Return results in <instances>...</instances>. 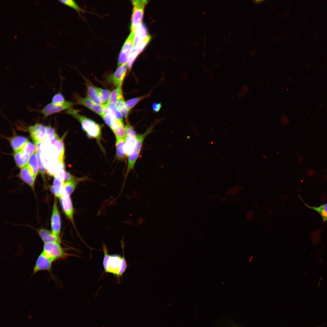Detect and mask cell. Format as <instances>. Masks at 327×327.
Segmentation results:
<instances>
[{
    "label": "cell",
    "mask_w": 327,
    "mask_h": 327,
    "mask_svg": "<svg viewBox=\"0 0 327 327\" xmlns=\"http://www.w3.org/2000/svg\"><path fill=\"white\" fill-rule=\"evenodd\" d=\"M151 39L149 35L145 39L138 42L134 45L129 56L127 62L128 68L130 70L132 66L133 63L138 55L144 49Z\"/></svg>",
    "instance_id": "cell-9"
},
{
    "label": "cell",
    "mask_w": 327,
    "mask_h": 327,
    "mask_svg": "<svg viewBox=\"0 0 327 327\" xmlns=\"http://www.w3.org/2000/svg\"><path fill=\"white\" fill-rule=\"evenodd\" d=\"M133 6L131 18V32H134L137 28L141 24L144 9L148 1L146 0L131 1Z\"/></svg>",
    "instance_id": "cell-3"
},
{
    "label": "cell",
    "mask_w": 327,
    "mask_h": 327,
    "mask_svg": "<svg viewBox=\"0 0 327 327\" xmlns=\"http://www.w3.org/2000/svg\"><path fill=\"white\" fill-rule=\"evenodd\" d=\"M134 32H131L124 44L119 56L118 67L127 63L129 56L134 46Z\"/></svg>",
    "instance_id": "cell-5"
},
{
    "label": "cell",
    "mask_w": 327,
    "mask_h": 327,
    "mask_svg": "<svg viewBox=\"0 0 327 327\" xmlns=\"http://www.w3.org/2000/svg\"><path fill=\"white\" fill-rule=\"evenodd\" d=\"M115 146L116 159L126 162L127 156L125 148V138H116Z\"/></svg>",
    "instance_id": "cell-14"
},
{
    "label": "cell",
    "mask_w": 327,
    "mask_h": 327,
    "mask_svg": "<svg viewBox=\"0 0 327 327\" xmlns=\"http://www.w3.org/2000/svg\"><path fill=\"white\" fill-rule=\"evenodd\" d=\"M64 136L62 138H60L57 135L53 139L50 140L51 144H53L56 148L58 153V159L60 163L64 162V147L63 141Z\"/></svg>",
    "instance_id": "cell-16"
},
{
    "label": "cell",
    "mask_w": 327,
    "mask_h": 327,
    "mask_svg": "<svg viewBox=\"0 0 327 327\" xmlns=\"http://www.w3.org/2000/svg\"><path fill=\"white\" fill-rule=\"evenodd\" d=\"M74 104L73 102L67 101L59 105L54 104L50 103L45 106L40 110V112L43 115L44 117H46L52 114L71 108Z\"/></svg>",
    "instance_id": "cell-6"
},
{
    "label": "cell",
    "mask_w": 327,
    "mask_h": 327,
    "mask_svg": "<svg viewBox=\"0 0 327 327\" xmlns=\"http://www.w3.org/2000/svg\"><path fill=\"white\" fill-rule=\"evenodd\" d=\"M29 155L25 154L22 149L15 152L14 158L17 166L22 168L27 165Z\"/></svg>",
    "instance_id": "cell-19"
},
{
    "label": "cell",
    "mask_w": 327,
    "mask_h": 327,
    "mask_svg": "<svg viewBox=\"0 0 327 327\" xmlns=\"http://www.w3.org/2000/svg\"><path fill=\"white\" fill-rule=\"evenodd\" d=\"M111 129L116 138H125L126 131L123 122L116 119Z\"/></svg>",
    "instance_id": "cell-23"
},
{
    "label": "cell",
    "mask_w": 327,
    "mask_h": 327,
    "mask_svg": "<svg viewBox=\"0 0 327 327\" xmlns=\"http://www.w3.org/2000/svg\"><path fill=\"white\" fill-rule=\"evenodd\" d=\"M82 179H77L64 182L62 189V194L70 196L76 187L78 183Z\"/></svg>",
    "instance_id": "cell-24"
},
{
    "label": "cell",
    "mask_w": 327,
    "mask_h": 327,
    "mask_svg": "<svg viewBox=\"0 0 327 327\" xmlns=\"http://www.w3.org/2000/svg\"><path fill=\"white\" fill-rule=\"evenodd\" d=\"M126 135L137 136V135L133 127L128 123L125 127Z\"/></svg>",
    "instance_id": "cell-41"
},
{
    "label": "cell",
    "mask_w": 327,
    "mask_h": 327,
    "mask_svg": "<svg viewBox=\"0 0 327 327\" xmlns=\"http://www.w3.org/2000/svg\"><path fill=\"white\" fill-rule=\"evenodd\" d=\"M253 256H251V257L249 259V262H251L252 261V260L253 259Z\"/></svg>",
    "instance_id": "cell-45"
},
{
    "label": "cell",
    "mask_w": 327,
    "mask_h": 327,
    "mask_svg": "<svg viewBox=\"0 0 327 327\" xmlns=\"http://www.w3.org/2000/svg\"><path fill=\"white\" fill-rule=\"evenodd\" d=\"M122 116L125 118L127 123L128 122V118L129 114V111L126 106L122 107L119 110Z\"/></svg>",
    "instance_id": "cell-42"
},
{
    "label": "cell",
    "mask_w": 327,
    "mask_h": 327,
    "mask_svg": "<svg viewBox=\"0 0 327 327\" xmlns=\"http://www.w3.org/2000/svg\"><path fill=\"white\" fill-rule=\"evenodd\" d=\"M105 123L111 129L116 119L110 112L104 114L101 117Z\"/></svg>",
    "instance_id": "cell-33"
},
{
    "label": "cell",
    "mask_w": 327,
    "mask_h": 327,
    "mask_svg": "<svg viewBox=\"0 0 327 327\" xmlns=\"http://www.w3.org/2000/svg\"><path fill=\"white\" fill-rule=\"evenodd\" d=\"M28 142L27 138L21 136H17L10 141L11 145L15 152L21 149Z\"/></svg>",
    "instance_id": "cell-22"
},
{
    "label": "cell",
    "mask_w": 327,
    "mask_h": 327,
    "mask_svg": "<svg viewBox=\"0 0 327 327\" xmlns=\"http://www.w3.org/2000/svg\"><path fill=\"white\" fill-rule=\"evenodd\" d=\"M64 183L63 180L54 176L53 184L51 190L52 193L55 197L60 198L61 196Z\"/></svg>",
    "instance_id": "cell-25"
},
{
    "label": "cell",
    "mask_w": 327,
    "mask_h": 327,
    "mask_svg": "<svg viewBox=\"0 0 327 327\" xmlns=\"http://www.w3.org/2000/svg\"><path fill=\"white\" fill-rule=\"evenodd\" d=\"M137 136L126 135L125 148L127 156L132 153L135 147L137 141Z\"/></svg>",
    "instance_id": "cell-26"
},
{
    "label": "cell",
    "mask_w": 327,
    "mask_h": 327,
    "mask_svg": "<svg viewBox=\"0 0 327 327\" xmlns=\"http://www.w3.org/2000/svg\"><path fill=\"white\" fill-rule=\"evenodd\" d=\"M99 96L101 99V104L107 105L109 101L111 94V91L106 89L97 88Z\"/></svg>",
    "instance_id": "cell-30"
},
{
    "label": "cell",
    "mask_w": 327,
    "mask_h": 327,
    "mask_svg": "<svg viewBox=\"0 0 327 327\" xmlns=\"http://www.w3.org/2000/svg\"><path fill=\"white\" fill-rule=\"evenodd\" d=\"M36 152L30 156L27 164L36 177L37 175L38 170V166Z\"/></svg>",
    "instance_id": "cell-27"
},
{
    "label": "cell",
    "mask_w": 327,
    "mask_h": 327,
    "mask_svg": "<svg viewBox=\"0 0 327 327\" xmlns=\"http://www.w3.org/2000/svg\"><path fill=\"white\" fill-rule=\"evenodd\" d=\"M149 35L145 25L144 24H141L137 28L134 32V46Z\"/></svg>",
    "instance_id": "cell-18"
},
{
    "label": "cell",
    "mask_w": 327,
    "mask_h": 327,
    "mask_svg": "<svg viewBox=\"0 0 327 327\" xmlns=\"http://www.w3.org/2000/svg\"><path fill=\"white\" fill-rule=\"evenodd\" d=\"M53 261L42 252L37 259L33 268V273L42 270L50 271Z\"/></svg>",
    "instance_id": "cell-11"
},
{
    "label": "cell",
    "mask_w": 327,
    "mask_h": 327,
    "mask_svg": "<svg viewBox=\"0 0 327 327\" xmlns=\"http://www.w3.org/2000/svg\"><path fill=\"white\" fill-rule=\"evenodd\" d=\"M65 113L72 116L80 123L82 129L87 137L96 139L99 142L101 138L102 125L92 120L79 114L78 110L70 108Z\"/></svg>",
    "instance_id": "cell-1"
},
{
    "label": "cell",
    "mask_w": 327,
    "mask_h": 327,
    "mask_svg": "<svg viewBox=\"0 0 327 327\" xmlns=\"http://www.w3.org/2000/svg\"><path fill=\"white\" fill-rule=\"evenodd\" d=\"M51 232L57 237L60 238L61 228V220L60 213L56 199L53 206L51 218Z\"/></svg>",
    "instance_id": "cell-10"
},
{
    "label": "cell",
    "mask_w": 327,
    "mask_h": 327,
    "mask_svg": "<svg viewBox=\"0 0 327 327\" xmlns=\"http://www.w3.org/2000/svg\"><path fill=\"white\" fill-rule=\"evenodd\" d=\"M65 101L63 95L61 93L59 92L53 96L51 103L54 104L59 105L64 103Z\"/></svg>",
    "instance_id": "cell-35"
},
{
    "label": "cell",
    "mask_w": 327,
    "mask_h": 327,
    "mask_svg": "<svg viewBox=\"0 0 327 327\" xmlns=\"http://www.w3.org/2000/svg\"><path fill=\"white\" fill-rule=\"evenodd\" d=\"M78 178H76L74 177L69 172H67L66 171H65L64 175V182L68 181L76 180L78 179Z\"/></svg>",
    "instance_id": "cell-43"
},
{
    "label": "cell",
    "mask_w": 327,
    "mask_h": 327,
    "mask_svg": "<svg viewBox=\"0 0 327 327\" xmlns=\"http://www.w3.org/2000/svg\"><path fill=\"white\" fill-rule=\"evenodd\" d=\"M123 98L121 86L117 87L111 92L108 104L112 103L116 104L118 100Z\"/></svg>",
    "instance_id": "cell-28"
},
{
    "label": "cell",
    "mask_w": 327,
    "mask_h": 327,
    "mask_svg": "<svg viewBox=\"0 0 327 327\" xmlns=\"http://www.w3.org/2000/svg\"><path fill=\"white\" fill-rule=\"evenodd\" d=\"M19 176L24 182L32 188H34L36 177L27 165L21 168L19 173Z\"/></svg>",
    "instance_id": "cell-15"
},
{
    "label": "cell",
    "mask_w": 327,
    "mask_h": 327,
    "mask_svg": "<svg viewBox=\"0 0 327 327\" xmlns=\"http://www.w3.org/2000/svg\"><path fill=\"white\" fill-rule=\"evenodd\" d=\"M87 88L88 97L94 103L101 104V99L97 88L88 81L86 82Z\"/></svg>",
    "instance_id": "cell-17"
},
{
    "label": "cell",
    "mask_w": 327,
    "mask_h": 327,
    "mask_svg": "<svg viewBox=\"0 0 327 327\" xmlns=\"http://www.w3.org/2000/svg\"><path fill=\"white\" fill-rule=\"evenodd\" d=\"M153 126L149 128L144 133L137 134L136 144L133 151L127 156L128 165L126 177L130 171L134 169L135 163L140 155L143 142L146 137L152 131Z\"/></svg>",
    "instance_id": "cell-2"
},
{
    "label": "cell",
    "mask_w": 327,
    "mask_h": 327,
    "mask_svg": "<svg viewBox=\"0 0 327 327\" xmlns=\"http://www.w3.org/2000/svg\"><path fill=\"white\" fill-rule=\"evenodd\" d=\"M301 199H302L301 198ZM305 206L309 209L316 212L322 218L323 223L327 222V203L319 206H311L302 200Z\"/></svg>",
    "instance_id": "cell-20"
},
{
    "label": "cell",
    "mask_w": 327,
    "mask_h": 327,
    "mask_svg": "<svg viewBox=\"0 0 327 327\" xmlns=\"http://www.w3.org/2000/svg\"><path fill=\"white\" fill-rule=\"evenodd\" d=\"M22 149L24 153L29 156L37 151L36 146L30 141H28Z\"/></svg>",
    "instance_id": "cell-31"
},
{
    "label": "cell",
    "mask_w": 327,
    "mask_h": 327,
    "mask_svg": "<svg viewBox=\"0 0 327 327\" xmlns=\"http://www.w3.org/2000/svg\"><path fill=\"white\" fill-rule=\"evenodd\" d=\"M91 110L101 117L104 114V106L101 104L94 103Z\"/></svg>",
    "instance_id": "cell-39"
},
{
    "label": "cell",
    "mask_w": 327,
    "mask_h": 327,
    "mask_svg": "<svg viewBox=\"0 0 327 327\" xmlns=\"http://www.w3.org/2000/svg\"><path fill=\"white\" fill-rule=\"evenodd\" d=\"M150 93H148L147 94L139 97H136L130 99L125 102V105L128 110L130 111L140 101L144 99L149 97L150 96Z\"/></svg>",
    "instance_id": "cell-29"
},
{
    "label": "cell",
    "mask_w": 327,
    "mask_h": 327,
    "mask_svg": "<svg viewBox=\"0 0 327 327\" xmlns=\"http://www.w3.org/2000/svg\"><path fill=\"white\" fill-rule=\"evenodd\" d=\"M41 150H38L36 152L37 156L38 166V169L39 172L43 175H44L46 172V170L44 167L43 164L41 155Z\"/></svg>",
    "instance_id": "cell-36"
},
{
    "label": "cell",
    "mask_w": 327,
    "mask_h": 327,
    "mask_svg": "<svg viewBox=\"0 0 327 327\" xmlns=\"http://www.w3.org/2000/svg\"><path fill=\"white\" fill-rule=\"evenodd\" d=\"M122 248L123 250V255L122 257V260L121 266L119 273L117 277H119L122 276L123 274L125 271L128 265L124 256V243L121 244Z\"/></svg>",
    "instance_id": "cell-34"
},
{
    "label": "cell",
    "mask_w": 327,
    "mask_h": 327,
    "mask_svg": "<svg viewBox=\"0 0 327 327\" xmlns=\"http://www.w3.org/2000/svg\"><path fill=\"white\" fill-rule=\"evenodd\" d=\"M61 3L74 9L78 11H82L83 10L77 5L76 2L72 0H59Z\"/></svg>",
    "instance_id": "cell-38"
},
{
    "label": "cell",
    "mask_w": 327,
    "mask_h": 327,
    "mask_svg": "<svg viewBox=\"0 0 327 327\" xmlns=\"http://www.w3.org/2000/svg\"><path fill=\"white\" fill-rule=\"evenodd\" d=\"M128 68L127 63L119 66L114 73L108 78L109 82L117 87L121 86Z\"/></svg>",
    "instance_id": "cell-8"
},
{
    "label": "cell",
    "mask_w": 327,
    "mask_h": 327,
    "mask_svg": "<svg viewBox=\"0 0 327 327\" xmlns=\"http://www.w3.org/2000/svg\"><path fill=\"white\" fill-rule=\"evenodd\" d=\"M78 103L91 110L94 103L88 96L84 97H79L77 99Z\"/></svg>",
    "instance_id": "cell-32"
},
{
    "label": "cell",
    "mask_w": 327,
    "mask_h": 327,
    "mask_svg": "<svg viewBox=\"0 0 327 327\" xmlns=\"http://www.w3.org/2000/svg\"><path fill=\"white\" fill-rule=\"evenodd\" d=\"M59 198L64 213L71 221L73 222L74 209L70 196L62 194Z\"/></svg>",
    "instance_id": "cell-12"
},
{
    "label": "cell",
    "mask_w": 327,
    "mask_h": 327,
    "mask_svg": "<svg viewBox=\"0 0 327 327\" xmlns=\"http://www.w3.org/2000/svg\"><path fill=\"white\" fill-rule=\"evenodd\" d=\"M122 257L118 254L110 255L107 265V272L118 276L121 266Z\"/></svg>",
    "instance_id": "cell-13"
},
{
    "label": "cell",
    "mask_w": 327,
    "mask_h": 327,
    "mask_svg": "<svg viewBox=\"0 0 327 327\" xmlns=\"http://www.w3.org/2000/svg\"><path fill=\"white\" fill-rule=\"evenodd\" d=\"M46 127L41 124L37 123L28 127L31 136L35 144L43 142L46 138Z\"/></svg>",
    "instance_id": "cell-7"
},
{
    "label": "cell",
    "mask_w": 327,
    "mask_h": 327,
    "mask_svg": "<svg viewBox=\"0 0 327 327\" xmlns=\"http://www.w3.org/2000/svg\"><path fill=\"white\" fill-rule=\"evenodd\" d=\"M162 107L161 103H155L152 106V109L154 112L157 113L160 110Z\"/></svg>",
    "instance_id": "cell-44"
},
{
    "label": "cell",
    "mask_w": 327,
    "mask_h": 327,
    "mask_svg": "<svg viewBox=\"0 0 327 327\" xmlns=\"http://www.w3.org/2000/svg\"><path fill=\"white\" fill-rule=\"evenodd\" d=\"M42 252L53 261L63 258L67 255L58 242L44 243Z\"/></svg>",
    "instance_id": "cell-4"
},
{
    "label": "cell",
    "mask_w": 327,
    "mask_h": 327,
    "mask_svg": "<svg viewBox=\"0 0 327 327\" xmlns=\"http://www.w3.org/2000/svg\"><path fill=\"white\" fill-rule=\"evenodd\" d=\"M103 248L104 253V256L103 263V266L104 271L105 272H107L108 263L110 255H109L108 254L107 248L105 245L104 244L103 245Z\"/></svg>",
    "instance_id": "cell-37"
},
{
    "label": "cell",
    "mask_w": 327,
    "mask_h": 327,
    "mask_svg": "<svg viewBox=\"0 0 327 327\" xmlns=\"http://www.w3.org/2000/svg\"><path fill=\"white\" fill-rule=\"evenodd\" d=\"M46 130L47 137L50 140L57 135L54 129L50 126H46Z\"/></svg>",
    "instance_id": "cell-40"
},
{
    "label": "cell",
    "mask_w": 327,
    "mask_h": 327,
    "mask_svg": "<svg viewBox=\"0 0 327 327\" xmlns=\"http://www.w3.org/2000/svg\"><path fill=\"white\" fill-rule=\"evenodd\" d=\"M39 235L44 243L51 242L60 243V239L55 236L51 231L41 229L38 231Z\"/></svg>",
    "instance_id": "cell-21"
}]
</instances>
